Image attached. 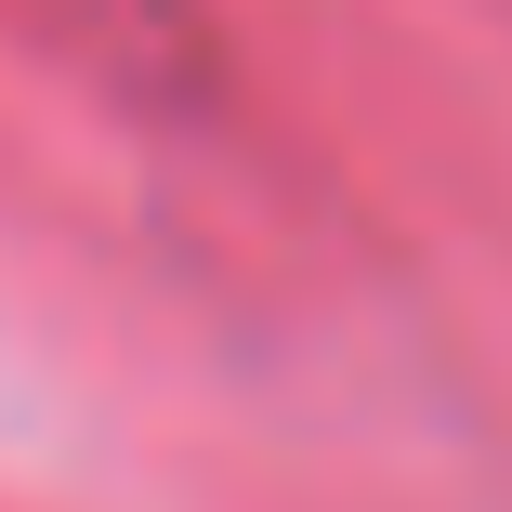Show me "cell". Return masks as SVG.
Listing matches in <instances>:
<instances>
[{"instance_id":"1","label":"cell","mask_w":512,"mask_h":512,"mask_svg":"<svg viewBox=\"0 0 512 512\" xmlns=\"http://www.w3.org/2000/svg\"><path fill=\"white\" fill-rule=\"evenodd\" d=\"M0 473L14 486H79V407L14 329H0Z\"/></svg>"}]
</instances>
